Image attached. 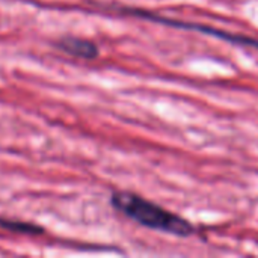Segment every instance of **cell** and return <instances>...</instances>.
Masks as SVG:
<instances>
[{"label": "cell", "mask_w": 258, "mask_h": 258, "mask_svg": "<svg viewBox=\"0 0 258 258\" xmlns=\"http://www.w3.org/2000/svg\"><path fill=\"white\" fill-rule=\"evenodd\" d=\"M110 204L115 210L138 222L139 225L159 233L171 234L175 237H190L197 233V227L180 215L128 190L113 192Z\"/></svg>", "instance_id": "obj_1"}, {"label": "cell", "mask_w": 258, "mask_h": 258, "mask_svg": "<svg viewBox=\"0 0 258 258\" xmlns=\"http://www.w3.org/2000/svg\"><path fill=\"white\" fill-rule=\"evenodd\" d=\"M109 9L122 14V15H130L135 18H141V20H147V21H153V23H159V24H165V26H171L174 29H183V30H194L198 33H204L209 36H215L219 38L225 42L234 44V45H240V47H248V48H257L258 50V39L248 36V35H242V33H233V32H227L222 29H216L212 26H206V24H200V23H189V21H181V20H174V18H168L165 15H159L153 11L148 9H141V8H130V6H113L110 5Z\"/></svg>", "instance_id": "obj_2"}, {"label": "cell", "mask_w": 258, "mask_h": 258, "mask_svg": "<svg viewBox=\"0 0 258 258\" xmlns=\"http://www.w3.org/2000/svg\"><path fill=\"white\" fill-rule=\"evenodd\" d=\"M56 45L62 51L79 59H95L100 53L98 45L95 42L77 36H63L56 42Z\"/></svg>", "instance_id": "obj_3"}, {"label": "cell", "mask_w": 258, "mask_h": 258, "mask_svg": "<svg viewBox=\"0 0 258 258\" xmlns=\"http://www.w3.org/2000/svg\"><path fill=\"white\" fill-rule=\"evenodd\" d=\"M0 227L14 233H23V234H39L42 233V228L29 222H20V221H12V219H5L0 218Z\"/></svg>", "instance_id": "obj_4"}]
</instances>
